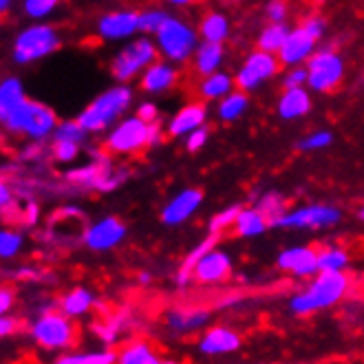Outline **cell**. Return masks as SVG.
Returning <instances> with one entry per match:
<instances>
[{
	"instance_id": "cell-57",
	"label": "cell",
	"mask_w": 364,
	"mask_h": 364,
	"mask_svg": "<svg viewBox=\"0 0 364 364\" xmlns=\"http://www.w3.org/2000/svg\"><path fill=\"white\" fill-rule=\"evenodd\" d=\"M137 283L144 285V287H148V285L153 283V274H151V272H146V269L139 272V274H137Z\"/></svg>"
},
{
	"instance_id": "cell-48",
	"label": "cell",
	"mask_w": 364,
	"mask_h": 364,
	"mask_svg": "<svg viewBox=\"0 0 364 364\" xmlns=\"http://www.w3.org/2000/svg\"><path fill=\"white\" fill-rule=\"evenodd\" d=\"M283 89H307V69L305 67L285 69Z\"/></svg>"
},
{
	"instance_id": "cell-36",
	"label": "cell",
	"mask_w": 364,
	"mask_h": 364,
	"mask_svg": "<svg viewBox=\"0 0 364 364\" xmlns=\"http://www.w3.org/2000/svg\"><path fill=\"white\" fill-rule=\"evenodd\" d=\"M291 31V25H265L259 36H256V49L263 51V53H272L278 55L285 45V40Z\"/></svg>"
},
{
	"instance_id": "cell-29",
	"label": "cell",
	"mask_w": 364,
	"mask_h": 364,
	"mask_svg": "<svg viewBox=\"0 0 364 364\" xmlns=\"http://www.w3.org/2000/svg\"><path fill=\"white\" fill-rule=\"evenodd\" d=\"M223 64H225V45H208V42H201L190 60L192 73L199 80L223 71Z\"/></svg>"
},
{
	"instance_id": "cell-39",
	"label": "cell",
	"mask_w": 364,
	"mask_h": 364,
	"mask_svg": "<svg viewBox=\"0 0 364 364\" xmlns=\"http://www.w3.org/2000/svg\"><path fill=\"white\" fill-rule=\"evenodd\" d=\"M254 205L265 214L272 228H274V223H276L278 219L285 217L287 210H289L287 199L281 195V192H276V190H267V192H263V195H261L259 199H256V203H254Z\"/></svg>"
},
{
	"instance_id": "cell-2",
	"label": "cell",
	"mask_w": 364,
	"mask_h": 364,
	"mask_svg": "<svg viewBox=\"0 0 364 364\" xmlns=\"http://www.w3.org/2000/svg\"><path fill=\"white\" fill-rule=\"evenodd\" d=\"M349 294H351V276L349 274L318 272L311 281H307L301 289H296L289 296L287 309L291 316L309 318L314 314L338 307L342 301H347Z\"/></svg>"
},
{
	"instance_id": "cell-46",
	"label": "cell",
	"mask_w": 364,
	"mask_h": 364,
	"mask_svg": "<svg viewBox=\"0 0 364 364\" xmlns=\"http://www.w3.org/2000/svg\"><path fill=\"white\" fill-rule=\"evenodd\" d=\"M265 18H267V25H287V18H289V7L283 3V0H272V3L265 5Z\"/></svg>"
},
{
	"instance_id": "cell-14",
	"label": "cell",
	"mask_w": 364,
	"mask_h": 364,
	"mask_svg": "<svg viewBox=\"0 0 364 364\" xmlns=\"http://www.w3.org/2000/svg\"><path fill=\"white\" fill-rule=\"evenodd\" d=\"M95 33L104 42H131L139 36V9L131 7H119L104 11L97 23Z\"/></svg>"
},
{
	"instance_id": "cell-59",
	"label": "cell",
	"mask_w": 364,
	"mask_h": 364,
	"mask_svg": "<svg viewBox=\"0 0 364 364\" xmlns=\"http://www.w3.org/2000/svg\"><path fill=\"white\" fill-rule=\"evenodd\" d=\"M159 364H183L181 360H177V358H161V362Z\"/></svg>"
},
{
	"instance_id": "cell-4",
	"label": "cell",
	"mask_w": 364,
	"mask_h": 364,
	"mask_svg": "<svg viewBox=\"0 0 364 364\" xmlns=\"http://www.w3.org/2000/svg\"><path fill=\"white\" fill-rule=\"evenodd\" d=\"M27 336L36 349L60 355L77 347L80 329L75 325V320L67 318L60 311H51L45 316L31 318L27 323Z\"/></svg>"
},
{
	"instance_id": "cell-52",
	"label": "cell",
	"mask_w": 364,
	"mask_h": 364,
	"mask_svg": "<svg viewBox=\"0 0 364 364\" xmlns=\"http://www.w3.org/2000/svg\"><path fill=\"white\" fill-rule=\"evenodd\" d=\"M18 296L11 285H0V316H9L16 309Z\"/></svg>"
},
{
	"instance_id": "cell-18",
	"label": "cell",
	"mask_w": 364,
	"mask_h": 364,
	"mask_svg": "<svg viewBox=\"0 0 364 364\" xmlns=\"http://www.w3.org/2000/svg\"><path fill=\"white\" fill-rule=\"evenodd\" d=\"M241 347H243V336L230 325H210L203 333H199L197 340L199 353L208 358L232 355L241 351Z\"/></svg>"
},
{
	"instance_id": "cell-23",
	"label": "cell",
	"mask_w": 364,
	"mask_h": 364,
	"mask_svg": "<svg viewBox=\"0 0 364 364\" xmlns=\"http://www.w3.org/2000/svg\"><path fill=\"white\" fill-rule=\"evenodd\" d=\"M100 307H102V303H100L97 294L87 285H75L58 298V311L71 320L87 318L89 314H93Z\"/></svg>"
},
{
	"instance_id": "cell-32",
	"label": "cell",
	"mask_w": 364,
	"mask_h": 364,
	"mask_svg": "<svg viewBox=\"0 0 364 364\" xmlns=\"http://www.w3.org/2000/svg\"><path fill=\"white\" fill-rule=\"evenodd\" d=\"M217 243H219V237H212V234H208V237H205L201 243H197L195 247H192V250L186 254V259L181 261V265H179V269H177V274H175V285H177L179 289H186V287L192 283V272H195L197 263L203 259V256H205L208 252H212L214 247H217Z\"/></svg>"
},
{
	"instance_id": "cell-38",
	"label": "cell",
	"mask_w": 364,
	"mask_h": 364,
	"mask_svg": "<svg viewBox=\"0 0 364 364\" xmlns=\"http://www.w3.org/2000/svg\"><path fill=\"white\" fill-rule=\"evenodd\" d=\"M87 148L89 146H82V144L69 141V139H51L49 141V157L58 166H73Z\"/></svg>"
},
{
	"instance_id": "cell-58",
	"label": "cell",
	"mask_w": 364,
	"mask_h": 364,
	"mask_svg": "<svg viewBox=\"0 0 364 364\" xmlns=\"http://www.w3.org/2000/svg\"><path fill=\"white\" fill-rule=\"evenodd\" d=\"M355 219H358L360 223H364V203L355 208Z\"/></svg>"
},
{
	"instance_id": "cell-55",
	"label": "cell",
	"mask_w": 364,
	"mask_h": 364,
	"mask_svg": "<svg viewBox=\"0 0 364 364\" xmlns=\"http://www.w3.org/2000/svg\"><path fill=\"white\" fill-rule=\"evenodd\" d=\"M239 303H241V296L239 294H232L228 298H221V301L217 303V307L219 309H228V307H234V305H239Z\"/></svg>"
},
{
	"instance_id": "cell-27",
	"label": "cell",
	"mask_w": 364,
	"mask_h": 364,
	"mask_svg": "<svg viewBox=\"0 0 364 364\" xmlns=\"http://www.w3.org/2000/svg\"><path fill=\"white\" fill-rule=\"evenodd\" d=\"M115 353H117L115 364H159L161 362V353L157 351L153 342L146 338L124 340Z\"/></svg>"
},
{
	"instance_id": "cell-50",
	"label": "cell",
	"mask_w": 364,
	"mask_h": 364,
	"mask_svg": "<svg viewBox=\"0 0 364 364\" xmlns=\"http://www.w3.org/2000/svg\"><path fill=\"white\" fill-rule=\"evenodd\" d=\"M208 141H210V128H208V126H205V128H199V131H195V133L188 135V137L183 139L188 153H199L201 148H205Z\"/></svg>"
},
{
	"instance_id": "cell-22",
	"label": "cell",
	"mask_w": 364,
	"mask_h": 364,
	"mask_svg": "<svg viewBox=\"0 0 364 364\" xmlns=\"http://www.w3.org/2000/svg\"><path fill=\"white\" fill-rule=\"evenodd\" d=\"M137 84H139V89L151 97L166 95L179 84V67H175V64H170L166 60H157L153 67H148L141 73Z\"/></svg>"
},
{
	"instance_id": "cell-49",
	"label": "cell",
	"mask_w": 364,
	"mask_h": 364,
	"mask_svg": "<svg viewBox=\"0 0 364 364\" xmlns=\"http://www.w3.org/2000/svg\"><path fill=\"white\" fill-rule=\"evenodd\" d=\"M135 115L148 126L159 124V106L153 100H144L135 106Z\"/></svg>"
},
{
	"instance_id": "cell-11",
	"label": "cell",
	"mask_w": 364,
	"mask_h": 364,
	"mask_svg": "<svg viewBox=\"0 0 364 364\" xmlns=\"http://www.w3.org/2000/svg\"><path fill=\"white\" fill-rule=\"evenodd\" d=\"M305 69H307V89L314 93L336 91L347 75L345 58L331 47H320L305 64Z\"/></svg>"
},
{
	"instance_id": "cell-24",
	"label": "cell",
	"mask_w": 364,
	"mask_h": 364,
	"mask_svg": "<svg viewBox=\"0 0 364 364\" xmlns=\"http://www.w3.org/2000/svg\"><path fill=\"white\" fill-rule=\"evenodd\" d=\"M133 327V320H131V311L119 309L115 314L104 316L102 320H95L91 325V333L97 338V342L102 345V349H113L122 345V338L124 333Z\"/></svg>"
},
{
	"instance_id": "cell-30",
	"label": "cell",
	"mask_w": 364,
	"mask_h": 364,
	"mask_svg": "<svg viewBox=\"0 0 364 364\" xmlns=\"http://www.w3.org/2000/svg\"><path fill=\"white\" fill-rule=\"evenodd\" d=\"M234 91H237V84H234V75L228 73L225 69L197 82V95H199V100L203 104H210V102H217L219 104L221 100H225Z\"/></svg>"
},
{
	"instance_id": "cell-56",
	"label": "cell",
	"mask_w": 364,
	"mask_h": 364,
	"mask_svg": "<svg viewBox=\"0 0 364 364\" xmlns=\"http://www.w3.org/2000/svg\"><path fill=\"white\" fill-rule=\"evenodd\" d=\"M14 7H16L14 0H0V18H3V16H9V14L14 11Z\"/></svg>"
},
{
	"instance_id": "cell-10",
	"label": "cell",
	"mask_w": 364,
	"mask_h": 364,
	"mask_svg": "<svg viewBox=\"0 0 364 364\" xmlns=\"http://www.w3.org/2000/svg\"><path fill=\"white\" fill-rule=\"evenodd\" d=\"M148 133L151 126L137 115H126L102 137V148L111 157H135L148 148Z\"/></svg>"
},
{
	"instance_id": "cell-60",
	"label": "cell",
	"mask_w": 364,
	"mask_h": 364,
	"mask_svg": "<svg viewBox=\"0 0 364 364\" xmlns=\"http://www.w3.org/2000/svg\"><path fill=\"white\" fill-rule=\"evenodd\" d=\"M190 3L188 0H173V3H170V7H188Z\"/></svg>"
},
{
	"instance_id": "cell-21",
	"label": "cell",
	"mask_w": 364,
	"mask_h": 364,
	"mask_svg": "<svg viewBox=\"0 0 364 364\" xmlns=\"http://www.w3.org/2000/svg\"><path fill=\"white\" fill-rule=\"evenodd\" d=\"M232 274H234L232 256L225 250L214 247L197 263L195 272H192V281L199 285H221L230 281Z\"/></svg>"
},
{
	"instance_id": "cell-16",
	"label": "cell",
	"mask_w": 364,
	"mask_h": 364,
	"mask_svg": "<svg viewBox=\"0 0 364 364\" xmlns=\"http://www.w3.org/2000/svg\"><path fill=\"white\" fill-rule=\"evenodd\" d=\"M205 201V192L197 186L179 190L175 197H170L159 212V219L166 228H179L188 223L201 210Z\"/></svg>"
},
{
	"instance_id": "cell-7",
	"label": "cell",
	"mask_w": 364,
	"mask_h": 364,
	"mask_svg": "<svg viewBox=\"0 0 364 364\" xmlns=\"http://www.w3.org/2000/svg\"><path fill=\"white\" fill-rule=\"evenodd\" d=\"M62 47L60 31L49 23H31L23 27L11 42V60L18 67H31L47 60Z\"/></svg>"
},
{
	"instance_id": "cell-37",
	"label": "cell",
	"mask_w": 364,
	"mask_h": 364,
	"mask_svg": "<svg viewBox=\"0 0 364 364\" xmlns=\"http://www.w3.org/2000/svg\"><path fill=\"white\" fill-rule=\"evenodd\" d=\"M25 250V234L9 228V225H0V261L9 263L16 261Z\"/></svg>"
},
{
	"instance_id": "cell-20",
	"label": "cell",
	"mask_w": 364,
	"mask_h": 364,
	"mask_svg": "<svg viewBox=\"0 0 364 364\" xmlns=\"http://www.w3.org/2000/svg\"><path fill=\"white\" fill-rule=\"evenodd\" d=\"M210 119V111H208V104H203L201 100L195 102H188L183 104L177 113H173L166 122V135L168 137H175V139H186L188 135H192L199 128H205Z\"/></svg>"
},
{
	"instance_id": "cell-28",
	"label": "cell",
	"mask_w": 364,
	"mask_h": 364,
	"mask_svg": "<svg viewBox=\"0 0 364 364\" xmlns=\"http://www.w3.org/2000/svg\"><path fill=\"white\" fill-rule=\"evenodd\" d=\"M197 31L201 42H208V45H225L228 38L232 36L230 16L219 9H210L201 16Z\"/></svg>"
},
{
	"instance_id": "cell-51",
	"label": "cell",
	"mask_w": 364,
	"mask_h": 364,
	"mask_svg": "<svg viewBox=\"0 0 364 364\" xmlns=\"http://www.w3.org/2000/svg\"><path fill=\"white\" fill-rule=\"evenodd\" d=\"M20 221L25 228H36L40 223V205L36 199H27L23 210H20Z\"/></svg>"
},
{
	"instance_id": "cell-17",
	"label": "cell",
	"mask_w": 364,
	"mask_h": 364,
	"mask_svg": "<svg viewBox=\"0 0 364 364\" xmlns=\"http://www.w3.org/2000/svg\"><path fill=\"white\" fill-rule=\"evenodd\" d=\"M276 267L296 281H311L318 274V245H289L281 250Z\"/></svg>"
},
{
	"instance_id": "cell-19",
	"label": "cell",
	"mask_w": 364,
	"mask_h": 364,
	"mask_svg": "<svg viewBox=\"0 0 364 364\" xmlns=\"http://www.w3.org/2000/svg\"><path fill=\"white\" fill-rule=\"evenodd\" d=\"M318 49H320V42L301 23H298L291 27L281 53H278V62H281V67H285V69L305 67Z\"/></svg>"
},
{
	"instance_id": "cell-53",
	"label": "cell",
	"mask_w": 364,
	"mask_h": 364,
	"mask_svg": "<svg viewBox=\"0 0 364 364\" xmlns=\"http://www.w3.org/2000/svg\"><path fill=\"white\" fill-rule=\"evenodd\" d=\"M20 327H23V323H20V318L9 314V316H0V340H7L11 336H16L20 331Z\"/></svg>"
},
{
	"instance_id": "cell-8",
	"label": "cell",
	"mask_w": 364,
	"mask_h": 364,
	"mask_svg": "<svg viewBox=\"0 0 364 364\" xmlns=\"http://www.w3.org/2000/svg\"><path fill=\"white\" fill-rule=\"evenodd\" d=\"M157 60L161 58L155 47V40L146 36H137L135 40L119 47L117 53L111 58V75L115 84H128V87H131V82H137L141 73L148 67H153Z\"/></svg>"
},
{
	"instance_id": "cell-44",
	"label": "cell",
	"mask_w": 364,
	"mask_h": 364,
	"mask_svg": "<svg viewBox=\"0 0 364 364\" xmlns=\"http://www.w3.org/2000/svg\"><path fill=\"white\" fill-rule=\"evenodd\" d=\"M0 274L18 283H42V281H47V276H51L45 269H40L38 265H16L11 269H0Z\"/></svg>"
},
{
	"instance_id": "cell-12",
	"label": "cell",
	"mask_w": 364,
	"mask_h": 364,
	"mask_svg": "<svg viewBox=\"0 0 364 364\" xmlns=\"http://www.w3.org/2000/svg\"><path fill=\"white\" fill-rule=\"evenodd\" d=\"M281 69L283 67H281V62H278V55L254 49L241 60V64L232 75H234L237 89L250 95L254 91L263 89L265 84H269L272 80H276L278 73H281Z\"/></svg>"
},
{
	"instance_id": "cell-41",
	"label": "cell",
	"mask_w": 364,
	"mask_h": 364,
	"mask_svg": "<svg viewBox=\"0 0 364 364\" xmlns=\"http://www.w3.org/2000/svg\"><path fill=\"white\" fill-rule=\"evenodd\" d=\"M241 203H232L223 210H219L217 214H212L210 221H208V234H212V237H223V234L228 230L234 228V223H237V217H239V212H241Z\"/></svg>"
},
{
	"instance_id": "cell-54",
	"label": "cell",
	"mask_w": 364,
	"mask_h": 364,
	"mask_svg": "<svg viewBox=\"0 0 364 364\" xmlns=\"http://www.w3.org/2000/svg\"><path fill=\"white\" fill-rule=\"evenodd\" d=\"M166 137H168V135H166V128L161 126V122H159V124H153V126H151V133H148V148H157V146H161Z\"/></svg>"
},
{
	"instance_id": "cell-5",
	"label": "cell",
	"mask_w": 364,
	"mask_h": 364,
	"mask_svg": "<svg viewBox=\"0 0 364 364\" xmlns=\"http://www.w3.org/2000/svg\"><path fill=\"white\" fill-rule=\"evenodd\" d=\"M58 124H60V119L49 104L29 97L16 111V115L3 126V131L7 135L23 137L33 144H49Z\"/></svg>"
},
{
	"instance_id": "cell-13",
	"label": "cell",
	"mask_w": 364,
	"mask_h": 364,
	"mask_svg": "<svg viewBox=\"0 0 364 364\" xmlns=\"http://www.w3.org/2000/svg\"><path fill=\"white\" fill-rule=\"evenodd\" d=\"M128 237V225L115 217V214H106L91 223L84 225L82 230V245L89 252L95 254H106L117 250Z\"/></svg>"
},
{
	"instance_id": "cell-26",
	"label": "cell",
	"mask_w": 364,
	"mask_h": 364,
	"mask_svg": "<svg viewBox=\"0 0 364 364\" xmlns=\"http://www.w3.org/2000/svg\"><path fill=\"white\" fill-rule=\"evenodd\" d=\"M27 100L29 95L25 91V84L18 75L0 77V126H5Z\"/></svg>"
},
{
	"instance_id": "cell-34",
	"label": "cell",
	"mask_w": 364,
	"mask_h": 364,
	"mask_svg": "<svg viewBox=\"0 0 364 364\" xmlns=\"http://www.w3.org/2000/svg\"><path fill=\"white\" fill-rule=\"evenodd\" d=\"M115 362H117L115 349H93V351L73 349L55 355L51 364H115Z\"/></svg>"
},
{
	"instance_id": "cell-6",
	"label": "cell",
	"mask_w": 364,
	"mask_h": 364,
	"mask_svg": "<svg viewBox=\"0 0 364 364\" xmlns=\"http://www.w3.org/2000/svg\"><path fill=\"white\" fill-rule=\"evenodd\" d=\"M153 40L159 51V58L175 64V67L190 64L192 55H195V51L201 45L197 25H192L190 20L175 14L166 20V25L159 29V33Z\"/></svg>"
},
{
	"instance_id": "cell-40",
	"label": "cell",
	"mask_w": 364,
	"mask_h": 364,
	"mask_svg": "<svg viewBox=\"0 0 364 364\" xmlns=\"http://www.w3.org/2000/svg\"><path fill=\"white\" fill-rule=\"evenodd\" d=\"M170 16H173V14L166 11L164 7H144V9H139V36L155 38Z\"/></svg>"
},
{
	"instance_id": "cell-1",
	"label": "cell",
	"mask_w": 364,
	"mask_h": 364,
	"mask_svg": "<svg viewBox=\"0 0 364 364\" xmlns=\"http://www.w3.org/2000/svg\"><path fill=\"white\" fill-rule=\"evenodd\" d=\"M89 161L73 166L71 170L62 175L64 183L77 192H115L119 190L128 179H131V168L115 164V157H111L104 148H87Z\"/></svg>"
},
{
	"instance_id": "cell-45",
	"label": "cell",
	"mask_w": 364,
	"mask_h": 364,
	"mask_svg": "<svg viewBox=\"0 0 364 364\" xmlns=\"http://www.w3.org/2000/svg\"><path fill=\"white\" fill-rule=\"evenodd\" d=\"M333 144V133L320 128V131H311L307 133L301 141H298V151L303 153H318V151H325Z\"/></svg>"
},
{
	"instance_id": "cell-33",
	"label": "cell",
	"mask_w": 364,
	"mask_h": 364,
	"mask_svg": "<svg viewBox=\"0 0 364 364\" xmlns=\"http://www.w3.org/2000/svg\"><path fill=\"white\" fill-rule=\"evenodd\" d=\"M351 265L349 250L340 245H320L318 247V272L329 274H347Z\"/></svg>"
},
{
	"instance_id": "cell-15",
	"label": "cell",
	"mask_w": 364,
	"mask_h": 364,
	"mask_svg": "<svg viewBox=\"0 0 364 364\" xmlns=\"http://www.w3.org/2000/svg\"><path fill=\"white\" fill-rule=\"evenodd\" d=\"M212 323V309L205 305H175L166 309L164 325L173 336L203 333Z\"/></svg>"
},
{
	"instance_id": "cell-3",
	"label": "cell",
	"mask_w": 364,
	"mask_h": 364,
	"mask_svg": "<svg viewBox=\"0 0 364 364\" xmlns=\"http://www.w3.org/2000/svg\"><path fill=\"white\" fill-rule=\"evenodd\" d=\"M135 91L128 84H113L95 95L84 109L77 113V124L89 133V137H104L111 128L122 122L128 111L133 109Z\"/></svg>"
},
{
	"instance_id": "cell-9",
	"label": "cell",
	"mask_w": 364,
	"mask_h": 364,
	"mask_svg": "<svg viewBox=\"0 0 364 364\" xmlns=\"http://www.w3.org/2000/svg\"><path fill=\"white\" fill-rule=\"evenodd\" d=\"M342 210L333 203H303L289 208L285 217H281L274 228L281 230H301V232H323L333 230L342 223Z\"/></svg>"
},
{
	"instance_id": "cell-35",
	"label": "cell",
	"mask_w": 364,
	"mask_h": 364,
	"mask_svg": "<svg viewBox=\"0 0 364 364\" xmlns=\"http://www.w3.org/2000/svg\"><path fill=\"white\" fill-rule=\"evenodd\" d=\"M250 111V95L243 93V91H234L230 93L225 100H221L217 104V117L223 122V124H234L239 122L241 117H245V113Z\"/></svg>"
},
{
	"instance_id": "cell-25",
	"label": "cell",
	"mask_w": 364,
	"mask_h": 364,
	"mask_svg": "<svg viewBox=\"0 0 364 364\" xmlns=\"http://www.w3.org/2000/svg\"><path fill=\"white\" fill-rule=\"evenodd\" d=\"M314 102L309 89H283L276 102V113L283 122H296L303 119L311 113Z\"/></svg>"
},
{
	"instance_id": "cell-47",
	"label": "cell",
	"mask_w": 364,
	"mask_h": 364,
	"mask_svg": "<svg viewBox=\"0 0 364 364\" xmlns=\"http://www.w3.org/2000/svg\"><path fill=\"white\" fill-rule=\"evenodd\" d=\"M301 25L320 42V40H323L325 38V33H327V18L325 16H320V14H307L303 20H301Z\"/></svg>"
},
{
	"instance_id": "cell-42",
	"label": "cell",
	"mask_w": 364,
	"mask_h": 364,
	"mask_svg": "<svg viewBox=\"0 0 364 364\" xmlns=\"http://www.w3.org/2000/svg\"><path fill=\"white\" fill-rule=\"evenodd\" d=\"M20 210L23 208H18L16 188L0 177V219H20Z\"/></svg>"
},
{
	"instance_id": "cell-43",
	"label": "cell",
	"mask_w": 364,
	"mask_h": 364,
	"mask_svg": "<svg viewBox=\"0 0 364 364\" xmlns=\"http://www.w3.org/2000/svg\"><path fill=\"white\" fill-rule=\"evenodd\" d=\"M58 7H60L58 0H25V3L20 5L23 14L29 20H33V23H45L49 16L55 14Z\"/></svg>"
},
{
	"instance_id": "cell-31",
	"label": "cell",
	"mask_w": 364,
	"mask_h": 364,
	"mask_svg": "<svg viewBox=\"0 0 364 364\" xmlns=\"http://www.w3.org/2000/svg\"><path fill=\"white\" fill-rule=\"evenodd\" d=\"M269 221L265 214L256 208V205H243L239 217H237V223H234L232 228V234L239 239H256L261 237V234H265L269 230Z\"/></svg>"
}]
</instances>
